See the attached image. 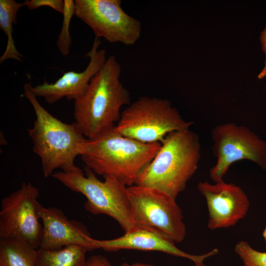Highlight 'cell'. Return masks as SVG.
<instances>
[{
    "mask_svg": "<svg viewBox=\"0 0 266 266\" xmlns=\"http://www.w3.org/2000/svg\"><path fill=\"white\" fill-rule=\"evenodd\" d=\"M85 174L79 172H55L51 176L70 190L83 195L87 200L85 208L94 214H105L114 219L125 232L136 225L134 221L127 186L113 176L99 179L91 169Z\"/></svg>",
    "mask_w": 266,
    "mask_h": 266,
    "instance_id": "5b68a950",
    "label": "cell"
},
{
    "mask_svg": "<svg viewBox=\"0 0 266 266\" xmlns=\"http://www.w3.org/2000/svg\"><path fill=\"white\" fill-rule=\"evenodd\" d=\"M193 124L183 118L169 100L143 96L122 111L114 128L120 134L142 143H161L168 134Z\"/></svg>",
    "mask_w": 266,
    "mask_h": 266,
    "instance_id": "8992f818",
    "label": "cell"
},
{
    "mask_svg": "<svg viewBox=\"0 0 266 266\" xmlns=\"http://www.w3.org/2000/svg\"><path fill=\"white\" fill-rule=\"evenodd\" d=\"M63 21L60 33L56 41L57 46L63 56L69 54L71 38L69 32L71 20L75 15V1L72 0H64Z\"/></svg>",
    "mask_w": 266,
    "mask_h": 266,
    "instance_id": "ac0fdd59",
    "label": "cell"
},
{
    "mask_svg": "<svg viewBox=\"0 0 266 266\" xmlns=\"http://www.w3.org/2000/svg\"><path fill=\"white\" fill-rule=\"evenodd\" d=\"M87 266H111L107 259L101 255H93L87 259Z\"/></svg>",
    "mask_w": 266,
    "mask_h": 266,
    "instance_id": "44dd1931",
    "label": "cell"
},
{
    "mask_svg": "<svg viewBox=\"0 0 266 266\" xmlns=\"http://www.w3.org/2000/svg\"><path fill=\"white\" fill-rule=\"evenodd\" d=\"M121 66L111 55L91 79L85 92L74 101V118L82 134L94 138L113 128L121 109L131 103L130 94L121 80Z\"/></svg>",
    "mask_w": 266,
    "mask_h": 266,
    "instance_id": "6da1fadb",
    "label": "cell"
},
{
    "mask_svg": "<svg viewBox=\"0 0 266 266\" xmlns=\"http://www.w3.org/2000/svg\"><path fill=\"white\" fill-rule=\"evenodd\" d=\"M114 128L88 139L80 156L95 174L113 176L131 186L154 159L161 143L137 141L120 134Z\"/></svg>",
    "mask_w": 266,
    "mask_h": 266,
    "instance_id": "3957f363",
    "label": "cell"
},
{
    "mask_svg": "<svg viewBox=\"0 0 266 266\" xmlns=\"http://www.w3.org/2000/svg\"><path fill=\"white\" fill-rule=\"evenodd\" d=\"M23 2L30 10L49 6L62 14L64 11V3L62 0H26Z\"/></svg>",
    "mask_w": 266,
    "mask_h": 266,
    "instance_id": "ffe728a7",
    "label": "cell"
},
{
    "mask_svg": "<svg viewBox=\"0 0 266 266\" xmlns=\"http://www.w3.org/2000/svg\"><path fill=\"white\" fill-rule=\"evenodd\" d=\"M175 243L170 237L158 229L138 225L119 237L108 240L95 239L94 241L96 249L101 248L107 251L122 249L159 251L189 259L194 264L202 263L206 259L218 252L214 249L202 255H195L181 250Z\"/></svg>",
    "mask_w": 266,
    "mask_h": 266,
    "instance_id": "7c38bea8",
    "label": "cell"
},
{
    "mask_svg": "<svg viewBox=\"0 0 266 266\" xmlns=\"http://www.w3.org/2000/svg\"><path fill=\"white\" fill-rule=\"evenodd\" d=\"M30 85H24V96L33 108L35 120L28 133L33 151L40 158L44 177L52 176L58 168L65 172L82 170L75 166L74 161L82 154L88 139L75 122L64 123L46 110L30 90Z\"/></svg>",
    "mask_w": 266,
    "mask_h": 266,
    "instance_id": "7a4b0ae2",
    "label": "cell"
},
{
    "mask_svg": "<svg viewBox=\"0 0 266 266\" xmlns=\"http://www.w3.org/2000/svg\"><path fill=\"white\" fill-rule=\"evenodd\" d=\"M211 137L216 162L209 176L214 182L223 180L231 166L242 160H249L266 169V142L246 127L221 124L212 130Z\"/></svg>",
    "mask_w": 266,
    "mask_h": 266,
    "instance_id": "52a82bcc",
    "label": "cell"
},
{
    "mask_svg": "<svg viewBox=\"0 0 266 266\" xmlns=\"http://www.w3.org/2000/svg\"><path fill=\"white\" fill-rule=\"evenodd\" d=\"M24 3L15 0H0V28L7 37L6 47L0 58V64L5 60L12 59L22 61L21 55L16 48L13 38V25L16 24L19 9Z\"/></svg>",
    "mask_w": 266,
    "mask_h": 266,
    "instance_id": "e0dca14e",
    "label": "cell"
},
{
    "mask_svg": "<svg viewBox=\"0 0 266 266\" xmlns=\"http://www.w3.org/2000/svg\"><path fill=\"white\" fill-rule=\"evenodd\" d=\"M39 190L31 182L5 197L1 202L0 237L27 241L40 247L42 226L38 213Z\"/></svg>",
    "mask_w": 266,
    "mask_h": 266,
    "instance_id": "30bf717a",
    "label": "cell"
},
{
    "mask_svg": "<svg viewBox=\"0 0 266 266\" xmlns=\"http://www.w3.org/2000/svg\"><path fill=\"white\" fill-rule=\"evenodd\" d=\"M88 249L72 245L59 249H37L35 266H87L86 254Z\"/></svg>",
    "mask_w": 266,
    "mask_h": 266,
    "instance_id": "9a60e30c",
    "label": "cell"
},
{
    "mask_svg": "<svg viewBox=\"0 0 266 266\" xmlns=\"http://www.w3.org/2000/svg\"><path fill=\"white\" fill-rule=\"evenodd\" d=\"M37 251L24 240L0 237V266H35Z\"/></svg>",
    "mask_w": 266,
    "mask_h": 266,
    "instance_id": "2e32d148",
    "label": "cell"
},
{
    "mask_svg": "<svg viewBox=\"0 0 266 266\" xmlns=\"http://www.w3.org/2000/svg\"><path fill=\"white\" fill-rule=\"evenodd\" d=\"M127 190L136 225L158 229L175 242L184 240L186 227L175 199L158 189L135 184Z\"/></svg>",
    "mask_w": 266,
    "mask_h": 266,
    "instance_id": "ba28073f",
    "label": "cell"
},
{
    "mask_svg": "<svg viewBox=\"0 0 266 266\" xmlns=\"http://www.w3.org/2000/svg\"><path fill=\"white\" fill-rule=\"evenodd\" d=\"M194 266H207L205 265L203 263H198V264H195Z\"/></svg>",
    "mask_w": 266,
    "mask_h": 266,
    "instance_id": "d4e9b609",
    "label": "cell"
},
{
    "mask_svg": "<svg viewBox=\"0 0 266 266\" xmlns=\"http://www.w3.org/2000/svg\"><path fill=\"white\" fill-rule=\"evenodd\" d=\"M234 250L244 266H266V252L254 249L247 241H239Z\"/></svg>",
    "mask_w": 266,
    "mask_h": 266,
    "instance_id": "d6986e66",
    "label": "cell"
},
{
    "mask_svg": "<svg viewBox=\"0 0 266 266\" xmlns=\"http://www.w3.org/2000/svg\"><path fill=\"white\" fill-rule=\"evenodd\" d=\"M38 213L43 228L39 248L55 249L78 245L89 251L96 249L95 239L85 226L77 221L68 219L61 209L44 207L39 203Z\"/></svg>",
    "mask_w": 266,
    "mask_h": 266,
    "instance_id": "5bb4252c",
    "label": "cell"
},
{
    "mask_svg": "<svg viewBox=\"0 0 266 266\" xmlns=\"http://www.w3.org/2000/svg\"><path fill=\"white\" fill-rule=\"evenodd\" d=\"M100 43L99 38L96 37L92 48L86 55L90 61L83 71L66 72L53 83L44 81L43 84L33 87L30 83L31 91L36 97L44 98L49 103H55L64 98L74 101L79 99L106 60V51L99 49Z\"/></svg>",
    "mask_w": 266,
    "mask_h": 266,
    "instance_id": "4fadbf2b",
    "label": "cell"
},
{
    "mask_svg": "<svg viewBox=\"0 0 266 266\" xmlns=\"http://www.w3.org/2000/svg\"><path fill=\"white\" fill-rule=\"evenodd\" d=\"M197 187L206 200L209 229L233 226L246 215L250 202L240 187L222 180L214 184L200 182Z\"/></svg>",
    "mask_w": 266,
    "mask_h": 266,
    "instance_id": "8fae6325",
    "label": "cell"
},
{
    "mask_svg": "<svg viewBox=\"0 0 266 266\" xmlns=\"http://www.w3.org/2000/svg\"><path fill=\"white\" fill-rule=\"evenodd\" d=\"M75 15L85 23L96 37L127 46L140 38V22L126 13L120 0H75Z\"/></svg>",
    "mask_w": 266,
    "mask_h": 266,
    "instance_id": "9c48e42d",
    "label": "cell"
},
{
    "mask_svg": "<svg viewBox=\"0 0 266 266\" xmlns=\"http://www.w3.org/2000/svg\"><path fill=\"white\" fill-rule=\"evenodd\" d=\"M260 38L262 49L266 54L265 66L258 75L259 79H262L266 77V27L261 33Z\"/></svg>",
    "mask_w": 266,
    "mask_h": 266,
    "instance_id": "7402d4cb",
    "label": "cell"
},
{
    "mask_svg": "<svg viewBox=\"0 0 266 266\" xmlns=\"http://www.w3.org/2000/svg\"><path fill=\"white\" fill-rule=\"evenodd\" d=\"M200 157L201 145L195 132L190 128L172 132L161 142L135 184L158 189L176 199L197 170Z\"/></svg>",
    "mask_w": 266,
    "mask_h": 266,
    "instance_id": "277c9868",
    "label": "cell"
},
{
    "mask_svg": "<svg viewBox=\"0 0 266 266\" xmlns=\"http://www.w3.org/2000/svg\"><path fill=\"white\" fill-rule=\"evenodd\" d=\"M119 266H155L153 265H150V264H147L136 263L132 264H128L127 263H124Z\"/></svg>",
    "mask_w": 266,
    "mask_h": 266,
    "instance_id": "603a6c76",
    "label": "cell"
},
{
    "mask_svg": "<svg viewBox=\"0 0 266 266\" xmlns=\"http://www.w3.org/2000/svg\"><path fill=\"white\" fill-rule=\"evenodd\" d=\"M263 236L265 238V241H266V227L263 232Z\"/></svg>",
    "mask_w": 266,
    "mask_h": 266,
    "instance_id": "cb8c5ba5",
    "label": "cell"
}]
</instances>
